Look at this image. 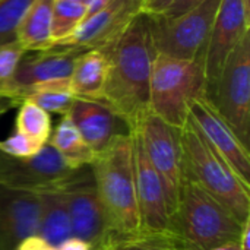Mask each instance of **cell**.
Masks as SVG:
<instances>
[{
    "label": "cell",
    "mask_w": 250,
    "mask_h": 250,
    "mask_svg": "<svg viewBox=\"0 0 250 250\" xmlns=\"http://www.w3.org/2000/svg\"><path fill=\"white\" fill-rule=\"evenodd\" d=\"M207 0H176L163 15H160L161 18L166 19H173L177 18L183 13H188L190 10H193L195 7L201 6L202 3H205Z\"/></svg>",
    "instance_id": "cell-28"
},
{
    "label": "cell",
    "mask_w": 250,
    "mask_h": 250,
    "mask_svg": "<svg viewBox=\"0 0 250 250\" xmlns=\"http://www.w3.org/2000/svg\"><path fill=\"white\" fill-rule=\"evenodd\" d=\"M85 19H86V9L82 1L54 0L53 15H51L53 42L63 41L72 37Z\"/></svg>",
    "instance_id": "cell-23"
},
{
    "label": "cell",
    "mask_w": 250,
    "mask_h": 250,
    "mask_svg": "<svg viewBox=\"0 0 250 250\" xmlns=\"http://www.w3.org/2000/svg\"><path fill=\"white\" fill-rule=\"evenodd\" d=\"M139 13H142V0H110L101 10L88 16L72 37L53 42L48 48L73 53L101 50L114 41Z\"/></svg>",
    "instance_id": "cell-12"
},
{
    "label": "cell",
    "mask_w": 250,
    "mask_h": 250,
    "mask_svg": "<svg viewBox=\"0 0 250 250\" xmlns=\"http://www.w3.org/2000/svg\"><path fill=\"white\" fill-rule=\"evenodd\" d=\"M15 127L18 133L40 145H45L48 142L53 130L50 114L31 101H22L19 104Z\"/></svg>",
    "instance_id": "cell-22"
},
{
    "label": "cell",
    "mask_w": 250,
    "mask_h": 250,
    "mask_svg": "<svg viewBox=\"0 0 250 250\" xmlns=\"http://www.w3.org/2000/svg\"><path fill=\"white\" fill-rule=\"evenodd\" d=\"M245 223L239 221L185 168L177 205L168 220V231L179 239L183 249L207 250L239 243Z\"/></svg>",
    "instance_id": "cell-2"
},
{
    "label": "cell",
    "mask_w": 250,
    "mask_h": 250,
    "mask_svg": "<svg viewBox=\"0 0 250 250\" xmlns=\"http://www.w3.org/2000/svg\"><path fill=\"white\" fill-rule=\"evenodd\" d=\"M47 144L53 146L72 168L89 166L95 158V152L88 146L67 116H62L59 125L51 130Z\"/></svg>",
    "instance_id": "cell-21"
},
{
    "label": "cell",
    "mask_w": 250,
    "mask_h": 250,
    "mask_svg": "<svg viewBox=\"0 0 250 250\" xmlns=\"http://www.w3.org/2000/svg\"><path fill=\"white\" fill-rule=\"evenodd\" d=\"M110 0H82L85 9H86V18L94 15L95 12L101 10Z\"/></svg>",
    "instance_id": "cell-32"
},
{
    "label": "cell",
    "mask_w": 250,
    "mask_h": 250,
    "mask_svg": "<svg viewBox=\"0 0 250 250\" xmlns=\"http://www.w3.org/2000/svg\"><path fill=\"white\" fill-rule=\"evenodd\" d=\"M239 245H240L242 250H250V218L243 226V231H242Z\"/></svg>",
    "instance_id": "cell-33"
},
{
    "label": "cell",
    "mask_w": 250,
    "mask_h": 250,
    "mask_svg": "<svg viewBox=\"0 0 250 250\" xmlns=\"http://www.w3.org/2000/svg\"><path fill=\"white\" fill-rule=\"evenodd\" d=\"M15 250H57V248L48 245L38 234H34V236L26 237Z\"/></svg>",
    "instance_id": "cell-30"
},
{
    "label": "cell",
    "mask_w": 250,
    "mask_h": 250,
    "mask_svg": "<svg viewBox=\"0 0 250 250\" xmlns=\"http://www.w3.org/2000/svg\"><path fill=\"white\" fill-rule=\"evenodd\" d=\"M204 97L205 73L201 60L155 54L149 82V111L171 126L183 127L190 103Z\"/></svg>",
    "instance_id": "cell-5"
},
{
    "label": "cell",
    "mask_w": 250,
    "mask_h": 250,
    "mask_svg": "<svg viewBox=\"0 0 250 250\" xmlns=\"http://www.w3.org/2000/svg\"><path fill=\"white\" fill-rule=\"evenodd\" d=\"M132 145L133 180L139 217V233L168 231V211L158 173L152 167L136 129L129 130Z\"/></svg>",
    "instance_id": "cell-11"
},
{
    "label": "cell",
    "mask_w": 250,
    "mask_h": 250,
    "mask_svg": "<svg viewBox=\"0 0 250 250\" xmlns=\"http://www.w3.org/2000/svg\"><path fill=\"white\" fill-rule=\"evenodd\" d=\"M186 171L233 215L245 223L250 218V186L245 185L226 158L208 142L188 117L180 130Z\"/></svg>",
    "instance_id": "cell-4"
},
{
    "label": "cell",
    "mask_w": 250,
    "mask_h": 250,
    "mask_svg": "<svg viewBox=\"0 0 250 250\" xmlns=\"http://www.w3.org/2000/svg\"><path fill=\"white\" fill-rule=\"evenodd\" d=\"M186 250H192V249H186ZM207 250H242L240 245L239 243H229V245H223V246H218V248H212V249H207Z\"/></svg>",
    "instance_id": "cell-35"
},
{
    "label": "cell",
    "mask_w": 250,
    "mask_h": 250,
    "mask_svg": "<svg viewBox=\"0 0 250 250\" xmlns=\"http://www.w3.org/2000/svg\"><path fill=\"white\" fill-rule=\"evenodd\" d=\"M42 146L44 145H40V144L31 141L29 138H26L18 132L10 135L7 139L0 141V151L7 154V155L18 157V158L32 157V155L38 154Z\"/></svg>",
    "instance_id": "cell-27"
},
{
    "label": "cell",
    "mask_w": 250,
    "mask_h": 250,
    "mask_svg": "<svg viewBox=\"0 0 250 250\" xmlns=\"http://www.w3.org/2000/svg\"><path fill=\"white\" fill-rule=\"evenodd\" d=\"M248 32H250V18L245 12L242 0H221L202 59L205 95L214 86L227 59Z\"/></svg>",
    "instance_id": "cell-13"
},
{
    "label": "cell",
    "mask_w": 250,
    "mask_h": 250,
    "mask_svg": "<svg viewBox=\"0 0 250 250\" xmlns=\"http://www.w3.org/2000/svg\"><path fill=\"white\" fill-rule=\"evenodd\" d=\"M78 168H72L59 152L45 144L38 154L18 158L0 151V185L34 193L60 190Z\"/></svg>",
    "instance_id": "cell-9"
},
{
    "label": "cell",
    "mask_w": 250,
    "mask_h": 250,
    "mask_svg": "<svg viewBox=\"0 0 250 250\" xmlns=\"http://www.w3.org/2000/svg\"><path fill=\"white\" fill-rule=\"evenodd\" d=\"M66 116L95 154L103 151L116 135L129 133L125 120L101 101L75 98Z\"/></svg>",
    "instance_id": "cell-17"
},
{
    "label": "cell",
    "mask_w": 250,
    "mask_h": 250,
    "mask_svg": "<svg viewBox=\"0 0 250 250\" xmlns=\"http://www.w3.org/2000/svg\"><path fill=\"white\" fill-rule=\"evenodd\" d=\"M38 220V193L0 185V250H15L37 234Z\"/></svg>",
    "instance_id": "cell-16"
},
{
    "label": "cell",
    "mask_w": 250,
    "mask_h": 250,
    "mask_svg": "<svg viewBox=\"0 0 250 250\" xmlns=\"http://www.w3.org/2000/svg\"><path fill=\"white\" fill-rule=\"evenodd\" d=\"M110 240L139 233L130 135H116L89 164Z\"/></svg>",
    "instance_id": "cell-3"
},
{
    "label": "cell",
    "mask_w": 250,
    "mask_h": 250,
    "mask_svg": "<svg viewBox=\"0 0 250 250\" xmlns=\"http://www.w3.org/2000/svg\"><path fill=\"white\" fill-rule=\"evenodd\" d=\"M107 79V59L101 50L79 53L69 78L70 92L75 98L101 101Z\"/></svg>",
    "instance_id": "cell-18"
},
{
    "label": "cell",
    "mask_w": 250,
    "mask_h": 250,
    "mask_svg": "<svg viewBox=\"0 0 250 250\" xmlns=\"http://www.w3.org/2000/svg\"><path fill=\"white\" fill-rule=\"evenodd\" d=\"M40 220L37 234L48 245L59 248L64 240L72 237L70 220L64 196L60 190L38 193Z\"/></svg>",
    "instance_id": "cell-20"
},
{
    "label": "cell",
    "mask_w": 250,
    "mask_h": 250,
    "mask_svg": "<svg viewBox=\"0 0 250 250\" xmlns=\"http://www.w3.org/2000/svg\"><path fill=\"white\" fill-rule=\"evenodd\" d=\"M57 250H91V246L86 243V242H83V240H81V239H78V237H69L67 240H64Z\"/></svg>",
    "instance_id": "cell-31"
},
{
    "label": "cell",
    "mask_w": 250,
    "mask_h": 250,
    "mask_svg": "<svg viewBox=\"0 0 250 250\" xmlns=\"http://www.w3.org/2000/svg\"><path fill=\"white\" fill-rule=\"evenodd\" d=\"M15 107H16V104L10 98H6V97L0 95V116H3L4 113H7L9 110H12Z\"/></svg>",
    "instance_id": "cell-34"
},
{
    "label": "cell",
    "mask_w": 250,
    "mask_h": 250,
    "mask_svg": "<svg viewBox=\"0 0 250 250\" xmlns=\"http://www.w3.org/2000/svg\"><path fill=\"white\" fill-rule=\"evenodd\" d=\"M101 250H185L179 239L170 231L166 233H138L129 237L108 240Z\"/></svg>",
    "instance_id": "cell-24"
},
{
    "label": "cell",
    "mask_w": 250,
    "mask_h": 250,
    "mask_svg": "<svg viewBox=\"0 0 250 250\" xmlns=\"http://www.w3.org/2000/svg\"><path fill=\"white\" fill-rule=\"evenodd\" d=\"M205 98L249 149L250 32L236 45Z\"/></svg>",
    "instance_id": "cell-6"
},
{
    "label": "cell",
    "mask_w": 250,
    "mask_h": 250,
    "mask_svg": "<svg viewBox=\"0 0 250 250\" xmlns=\"http://www.w3.org/2000/svg\"><path fill=\"white\" fill-rule=\"evenodd\" d=\"M23 54V48L16 41L0 45V95L12 81L18 63Z\"/></svg>",
    "instance_id": "cell-26"
},
{
    "label": "cell",
    "mask_w": 250,
    "mask_h": 250,
    "mask_svg": "<svg viewBox=\"0 0 250 250\" xmlns=\"http://www.w3.org/2000/svg\"><path fill=\"white\" fill-rule=\"evenodd\" d=\"M54 0H34L15 31V41L23 51H42L51 42V15Z\"/></svg>",
    "instance_id": "cell-19"
},
{
    "label": "cell",
    "mask_w": 250,
    "mask_h": 250,
    "mask_svg": "<svg viewBox=\"0 0 250 250\" xmlns=\"http://www.w3.org/2000/svg\"><path fill=\"white\" fill-rule=\"evenodd\" d=\"M188 117L196 125L208 142L226 158L245 185L250 186V152L231 127L220 117L208 100L196 98L190 103Z\"/></svg>",
    "instance_id": "cell-15"
},
{
    "label": "cell",
    "mask_w": 250,
    "mask_h": 250,
    "mask_svg": "<svg viewBox=\"0 0 250 250\" xmlns=\"http://www.w3.org/2000/svg\"><path fill=\"white\" fill-rule=\"evenodd\" d=\"M60 192L66 201L72 236L86 242L91 250L104 249L110 240V231L91 166L79 167L72 180Z\"/></svg>",
    "instance_id": "cell-10"
},
{
    "label": "cell",
    "mask_w": 250,
    "mask_h": 250,
    "mask_svg": "<svg viewBox=\"0 0 250 250\" xmlns=\"http://www.w3.org/2000/svg\"><path fill=\"white\" fill-rule=\"evenodd\" d=\"M220 3L221 0H207L193 10L173 19L148 16L155 53L202 62Z\"/></svg>",
    "instance_id": "cell-7"
},
{
    "label": "cell",
    "mask_w": 250,
    "mask_h": 250,
    "mask_svg": "<svg viewBox=\"0 0 250 250\" xmlns=\"http://www.w3.org/2000/svg\"><path fill=\"white\" fill-rule=\"evenodd\" d=\"M73 1H82V0H73Z\"/></svg>",
    "instance_id": "cell-37"
},
{
    "label": "cell",
    "mask_w": 250,
    "mask_h": 250,
    "mask_svg": "<svg viewBox=\"0 0 250 250\" xmlns=\"http://www.w3.org/2000/svg\"><path fill=\"white\" fill-rule=\"evenodd\" d=\"M130 129L139 132L146 155L160 176L170 220L177 205L179 189L185 171L183 149L180 144L182 127L168 125L148 110Z\"/></svg>",
    "instance_id": "cell-8"
},
{
    "label": "cell",
    "mask_w": 250,
    "mask_h": 250,
    "mask_svg": "<svg viewBox=\"0 0 250 250\" xmlns=\"http://www.w3.org/2000/svg\"><path fill=\"white\" fill-rule=\"evenodd\" d=\"M176 0H142V13L146 16L163 15Z\"/></svg>",
    "instance_id": "cell-29"
},
{
    "label": "cell",
    "mask_w": 250,
    "mask_h": 250,
    "mask_svg": "<svg viewBox=\"0 0 250 250\" xmlns=\"http://www.w3.org/2000/svg\"><path fill=\"white\" fill-rule=\"evenodd\" d=\"M78 54L79 53L56 48L26 51L19 60L15 75L1 92V97L10 98L19 105L22 92L31 86L47 82L69 81Z\"/></svg>",
    "instance_id": "cell-14"
},
{
    "label": "cell",
    "mask_w": 250,
    "mask_h": 250,
    "mask_svg": "<svg viewBox=\"0 0 250 250\" xmlns=\"http://www.w3.org/2000/svg\"><path fill=\"white\" fill-rule=\"evenodd\" d=\"M34 0H0V45L15 41V31Z\"/></svg>",
    "instance_id": "cell-25"
},
{
    "label": "cell",
    "mask_w": 250,
    "mask_h": 250,
    "mask_svg": "<svg viewBox=\"0 0 250 250\" xmlns=\"http://www.w3.org/2000/svg\"><path fill=\"white\" fill-rule=\"evenodd\" d=\"M242 4H243V7H245L246 15L250 18V0H242Z\"/></svg>",
    "instance_id": "cell-36"
},
{
    "label": "cell",
    "mask_w": 250,
    "mask_h": 250,
    "mask_svg": "<svg viewBox=\"0 0 250 250\" xmlns=\"http://www.w3.org/2000/svg\"><path fill=\"white\" fill-rule=\"evenodd\" d=\"M107 59V79L101 103L130 127L149 110V82L155 57L149 18L139 13L110 44L101 48Z\"/></svg>",
    "instance_id": "cell-1"
}]
</instances>
